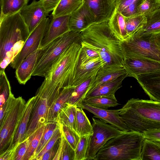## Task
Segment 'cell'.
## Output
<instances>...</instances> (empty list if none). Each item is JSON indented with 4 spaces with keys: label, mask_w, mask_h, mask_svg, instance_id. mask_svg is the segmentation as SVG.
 Instances as JSON below:
<instances>
[{
    "label": "cell",
    "mask_w": 160,
    "mask_h": 160,
    "mask_svg": "<svg viewBox=\"0 0 160 160\" xmlns=\"http://www.w3.org/2000/svg\"><path fill=\"white\" fill-rule=\"evenodd\" d=\"M61 0H39L46 11L48 13L53 11Z\"/></svg>",
    "instance_id": "obj_48"
},
{
    "label": "cell",
    "mask_w": 160,
    "mask_h": 160,
    "mask_svg": "<svg viewBox=\"0 0 160 160\" xmlns=\"http://www.w3.org/2000/svg\"><path fill=\"white\" fill-rule=\"evenodd\" d=\"M28 0H0V20L20 12L27 5Z\"/></svg>",
    "instance_id": "obj_26"
},
{
    "label": "cell",
    "mask_w": 160,
    "mask_h": 160,
    "mask_svg": "<svg viewBox=\"0 0 160 160\" xmlns=\"http://www.w3.org/2000/svg\"><path fill=\"white\" fill-rule=\"evenodd\" d=\"M82 109L76 108V132L80 136L92 135L93 133L92 125Z\"/></svg>",
    "instance_id": "obj_28"
},
{
    "label": "cell",
    "mask_w": 160,
    "mask_h": 160,
    "mask_svg": "<svg viewBox=\"0 0 160 160\" xmlns=\"http://www.w3.org/2000/svg\"><path fill=\"white\" fill-rule=\"evenodd\" d=\"M98 57L100 56L96 52L82 46L78 61L83 62Z\"/></svg>",
    "instance_id": "obj_44"
},
{
    "label": "cell",
    "mask_w": 160,
    "mask_h": 160,
    "mask_svg": "<svg viewBox=\"0 0 160 160\" xmlns=\"http://www.w3.org/2000/svg\"><path fill=\"white\" fill-rule=\"evenodd\" d=\"M142 133L145 138L160 142V128L148 129Z\"/></svg>",
    "instance_id": "obj_46"
},
{
    "label": "cell",
    "mask_w": 160,
    "mask_h": 160,
    "mask_svg": "<svg viewBox=\"0 0 160 160\" xmlns=\"http://www.w3.org/2000/svg\"><path fill=\"white\" fill-rule=\"evenodd\" d=\"M61 131L58 124V126L54 131L51 139L43 148L35 158L34 160H40L43 154L53 147L56 142L61 138Z\"/></svg>",
    "instance_id": "obj_41"
},
{
    "label": "cell",
    "mask_w": 160,
    "mask_h": 160,
    "mask_svg": "<svg viewBox=\"0 0 160 160\" xmlns=\"http://www.w3.org/2000/svg\"><path fill=\"white\" fill-rule=\"evenodd\" d=\"M81 41L82 46L99 54L104 66H123L121 41L111 29L108 20L90 25L81 32Z\"/></svg>",
    "instance_id": "obj_1"
},
{
    "label": "cell",
    "mask_w": 160,
    "mask_h": 160,
    "mask_svg": "<svg viewBox=\"0 0 160 160\" xmlns=\"http://www.w3.org/2000/svg\"><path fill=\"white\" fill-rule=\"evenodd\" d=\"M91 14L94 23L109 20L116 9L114 0H83Z\"/></svg>",
    "instance_id": "obj_12"
},
{
    "label": "cell",
    "mask_w": 160,
    "mask_h": 160,
    "mask_svg": "<svg viewBox=\"0 0 160 160\" xmlns=\"http://www.w3.org/2000/svg\"><path fill=\"white\" fill-rule=\"evenodd\" d=\"M92 135L90 137L86 160H94L98 151L109 140L123 131L100 119L92 118Z\"/></svg>",
    "instance_id": "obj_9"
},
{
    "label": "cell",
    "mask_w": 160,
    "mask_h": 160,
    "mask_svg": "<svg viewBox=\"0 0 160 160\" xmlns=\"http://www.w3.org/2000/svg\"><path fill=\"white\" fill-rule=\"evenodd\" d=\"M82 102L92 107L103 109H108L119 104L115 95L92 98L84 100Z\"/></svg>",
    "instance_id": "obj_30"
},
{
    "label": "cell",
    "mask_w": 160,
    "mask_h": 160,
    "mask_svg": "<svg viewBox=\"0 0 160 160\" xmlns=\"http://www.w3.org/2000/svg\"><path fill=\"white\" fill-rule=\"evenodd\" d=\"M81 37V32L70 30L40 49L32 76L45 77L62 53Z\"/></svg>",
    "instance_id": "obj_6"
},
{
    "label": "cell",
    "mask_w": 160,
    "mask_h": 160,
    "mask_svg": "<svg viewBox=\"0 0 160 160\" xmlns=\"http://www.w3.org/2000/svg\"><path fill=\"white\" fill-rule=\"evenodd\" d=\"M50 21L46 18L30 33L21 51L10 63L13 69H16L23 59L39 49Z\"/></svg>",
    "instance_id": "obj_10"
},
{
    "label": "cell",
    "mask_w": 160,
    "mask_h": 160,
    "mask_svg": "<svg viewBox=\"0 0 160 160\" xmlns=\"http://www.w3.org/2000/svg\"><path fill=\"white\" fill-rule=\"evenodd\" d=\"M40 50L38 49L27 56L16 69L15 77L20 84L25 85L31 78Z\"/></svg>",
    "instance_id": "obj_21"
},
{
    "label": "cell",
    "mask_w": 160,
    "mask_h": 160,
    "mask_svg": "<svg viewBox=\"0 0 160 160\" xmlns=\"http://www.w3.org/2000/svg\"><path fill=\"white\" fill-rule=\"evenodd\" d=\"M147 18L146 23L139 31L153 34L160 32V8Z\"/></svg>",
    "instance_id": "obj_36"
},
{
    "label": "cell",
    "mask_w": 160,
    "mask_h": 160,
    "mask_svg": "<svg viewBox=\"0 0 160 160\" xmlns=\"http://www.w3.org/2000/svg\"><path fill=\"white\" fill-rule=\"evenodd\" d=\"M0 103L2 106L12 93L9 82L5 70H0Z\"/></svg>",
    "instance_id": "obj_37"
},
{
    "label": "cell",
    "mask_w": 160,
    "mask_h": 160,
    "mask_svg": "<svg viewBox=\"0 0 160 160\" xmlns=\"http://www.w3.org/2000/svg\"><path fill=\"white\" fill-rule=\"evenodd\" d=\"M114 0L116 2V0Z\"/></svg>",
    "instance_id": "obj_52"
},
{
    "label": "cell",
    "mask_w": 160,
    "mask_h": 160,
    "mask_svg": "<svg viewBox=\"0 0 160 160\" xmlns=\"http://www.w3.org/2000/svg\"><path fill=\"white\" fill-rule=\"evenodd\" d=\"M120 116L129 131L143 132L160 128V102L132 98L121 109Z\"/></svg>",
    "instance_id": "obj_4"
},
{
    "label": "cell",
    "mask_w": 160,
    "mask_h": 160,
    "mask_svg": "<svg viewBox=\"0 0 160 160\" xmlns=\"http://www.w3.org/2000/svg\"><path fill=\"white\" fill-rule=\"evenodd\" d=\"M123 65L128 76L135 79L139 75L160 69V62L140 57L125 58Z\"/></svg>",
    "instance_id": "obj_11"
},
{
    "label": "cell",
    "mask_w": 160,
    "mask_h": 160,
    "mask_svg": "<svg viewBox=\"0 0 160 160\" xmlns=\"http://www.w3.org/2000/svg\"><path fill=\"white\" fill-rule=\"evenodd\" d=\"M75 160V150L61 134L58 149L53 160Z\"/></svg>",
    "instance_id": "obj_33"
},
{
    "label": "cell",
    "mask_w": 160,
    "mask_h": 160,
    "mask_svg": "<svg viewBox=\"0 0 160 160\" xmlns=\"http://www.w3.org/2000/svg\"><path fill=\"white\" fill-rule=\"evenodd\" d=\"M93 77L75 87L70 99L68 104L77 107L79 106L82 102L88 92L89 86Z\"/></svg>",
    "instance_id": "obj_32"
},
{
    "label": "cell",
    "mask_w": 160,
    "mask_h": 160,
    "mask_svg": "<svg viewBox=\"0 0 160 160\" xmlns=\"http://www.w3.org/2000/svg\"><path fill=\"white\" fill-rule=\"evenodd\" d=\"M87 135L80 136V140L75 150V160H86L90 137Z\"/></svg>",
    "instance_id": "obj_40"
},
{
    "label": "cell",
    "mask_w": 160,
    "mask_h": 160,
    "mask_svg": "<svg viewBox=\"0 0 160 160\" xmlns=\"http://www.w3.org/2000/svg\"><path fill=\"white\" fill-rule=\"evenodd\" d=\"M136 79L151 100L160 102V69L139 75Z\"/></svg>",
    "instance_id": "obj_16"
},
{
    "label": "cell",
    "mask_w": 160,
    "mask_h": 160,
    "mask_svg": "<svg viewBox=\"0 0 160 160\" xmlns=\"http://www.w3.org/2000/svg\"><path fill=\"white\" fill-rule=\"evenodd\" d=\"M16 100L17 98L14 97L13 94L12 93L4 104L1 107H0V121L2 120L13 106L16 102Z\"/></svg>",
    "instance_id": "obj_45"
},
{
    "label": "cell",
    "mask_w": 160,
    "mask_h": 160,
    "mask_svg": "<svg viewBox=\"0 0 160 160\" xmlns=\"http://www.w3.org/2000/svg\"><path fill=\"white\" fill-rule=\"evenodd\" d=\"M70 15L52 18L48 25L39 49L43 48L52 41L70 31Z\"/></svg>",
    "instance_id": "obj_17"
},
{
    "label": "cell",
    "mask_w": 160,
    "mask_h": 160,
    "mask_svg": "<svg viewBox=\"0 0 160 160\" xmlns=\"http://www.w3.org/2000/svg\"><path fill=\"white\" fill-rule=\"evenodd\" d=\"M58 124L62 134L72 148L75 150L80 140V136L76 131L65 125L60 123Z\"/></svg>",
    "instance_id": "obj_39"
},
{
    "label": "cell",
    "mask_w": 160,
    "mask_h": 160,
    "mask_svg": "<svg viewBox=\"0 0 160 160\" xmlns=\"http://www.w3.org/2000/svg\"><path fill=\"white\" fill-rule=\"evenodd\" d=\"M104 64L100 57L83 62H79L75 69L72 86L76 87L95 76Z\"/></svg>",
    "instance_id": "obj_14"
},
{
    "label": "cell",
    "mask_w": 160,
    "mask_h": 160,
    "mask_svg": "<svg viewBox=\"0 0 160 160\" xmlns=\"http://www.w3.org/2000/svg\"><path fill=\"white\" fill-rule=\"evenodd\" d=\"M30 33L19 12L0 20V70H5L21 51Z\"/></svg>",
    "instance_id": "obj_2"
},
{
    "label": "cell",
    "mask_w": 160,
    "mask_h": 160,
    "mask_svg": "<svg viewBox=\"0 0 160 160\" xmlns=\"http://www.w3.org/2000/svg\"><path fill=\"white\" fill-rule=\"evenodd\" d=\"M28 26L30 32L43 19L47 18L48 12L40 1L33 0L32 3L24 7L19 12Z\"/></svg>",
    "instance_id": "obj_15"
},
{
    "label": "cell",
    "mask_w": 160,
    "mask_h": 160,
    "mask_svg": "<svg viewBox=\"0 0 160 160\" xmlns=\"http://www.w3.org/2000/svg\"><path fill=\"white\" fill-rule=\"evenodd\" d=\"M35 99V96L29 99L26 102L21 118L12 143L11 146L6 150H11L13 152L18 145L25 139L28 127L34 106Z\"/></svg>",
    "instance_id": "obj_18"
},
{
    "label": "cell",
    "mask_w": 160,
    "mask_h": 160,
    "mask_svg": "<svg viewBox=\"0 0 160 160\" xmlns=\"http://www.w3.org/2000/svg\"><path fill=\"white\" fill-rule=\"evenodd\" d=\"M136 0H116V9L120 12Z\"/></svg>",
    "instance_id": "obj_49"
},
{
    "label": "cell",
    "mask_w": 160,
    "mask_h": 160,
    "mask_svg": "<svg viewBox=\"0 0 160 160\" xmlns=\"http://www.w3.org/2000/svg\"><path fill=\"white\" fill-rule=\"evenodd\" d=\"M83 0H61L52 11V18L70 15L83 4Z\"/></svg>",
    "instance_id": "obj_24"
},
{
    "label": "cell",
    "mask_w": 160,
    "mask_h": 160,
    "mask_svg": "<svg viewBox=\"0 0 160 160\" xmlns=\"http://www.w3.org/2000/svg\"><path fill=\"white\" fill-rule=\"evenodd\" d=\"M145 139L142 132H123L108 141L94 160H141Z\"/></svg>",
    "instance_id": "obj_5"
},
{
    "label": "cell",
    "mask_w": 160,
    "mask_h": 160,
    "mask_svg": "<svg viewBox=\"0 0 160 160\" xmlns=\"http://www.w3.org/2000/svg\"><path fill=\"white\" fill-rule=\"evenodd\" d=\"M108 24L112 31L121 41L129 37L126 30L124 17L116 9L108 20Z\"/></svg>",
    "instance_id": "obj_25"
},
{
    "label": "cell",
    "mask_w": 160,
    "mask_h": 160,
    "mask_svg": "<svg viewBox=\"0 0 160 160\" xmlns=\"http://www.w3.org/2000/svg\"><path fill=\"white\" fill-rule=\"evenodd\" d=\"M160 8V0H144L138 8V15L146 17Z\"/></svg>",
    "instance_id": "obj_38"
},
{
    "label": "cell",
    "mask_w": 160,
    "mask_h": 160,
    "mask_svg": "<svg viewBox=\"0 0 160 160\" xmlns=\"http://www.w3.org/2000/svg\"><path fill=\"white\" fill-rule=\"evenodd\" d=\"M12 152L11 150H6L0 154V160H11Z\"/></svg>",
    "instance_id": "obj_50"
},
{
    "label": "cell",
    "mask_w": 160,
    "mask_h": 160,
    "mask_svg": "<svg viewBox=\"0 0 160 160\" xmlns=\"http://www.w3.org/2000/svg\"><path fill=\"white\" fill-rule=\"evenodd\" d=\"M94 23L91 14L83 3L69 16V26L70 31L81 32Z\"/></svg>",
    "instance_id": "obj_20"
},
{
    "label": "cell",
    "mask_w": 160,
    "mask_h": 160,
    "mask_svg": "<svg viewBox=\"0 0 160 160\" xmlns=\"http://www.w3.org/2000/svg\"><path fill=\"white\" fill-rule=\"evenodd\" d=\"M127 77H128V74L124 75L94 88L88 92L83 100L96 97L115 95L116 91L122 87L123 81Z\"/></svg>",
    "instance_id": "obj_22"
},
{
    "label": "cell",
    "mask_w": 160,
    "mask_h": 160,
    "mask_svg": "<svg viewBox=\"0 0 160 160\" xmlns=\"http://www.w3.org/2000/svg\"><path fill=\"white\" fill-rule=\"evenodd\" d=\"M77 107L76 106L68 104L58 115L57 122L58 123L65 125L76 132V122Z\"/></svg>",
    "instance_id": "obj_29"
},
{
    "label": "cell",
    "mask_w": 160,
    "mask_h": 160,
    "mask_svg": "<svg viewBox=\"0 0 160 160\" xmlns=\"http://www.w3.org/2000/svg\"><path fill=\"white\" fill-rule=\"evenodd\" d=\"M155 40L156 44L160 50V32L155 34Z\"/></svg>",
    "instance_id": "obj_51"
},
{
    "label": "cell",
    "mask_w": 160,
    "mask_h": 160,
    "mask_svg": "<svg viewBox=\"0 0 160 160\" xmlns=\"http://www.w3.org/2000/svg\"><path fill=\"white\" fill-rule=\"evenodd\" d=\"M144 160H160V142L145 139L141 155Z\"/></svg>",
    "instance_id": "obj_27"
},
{
    "label": "cell",
    "mask_w": 160,
    "mask_h": 160,
    "mask_svg": "<svg viewBox=\"0 0 160 160\" xmlns=\"http://www.w3.org/2000/svg\"><path fill=\"white\" fill-rule=\"evenodd\" d=\"M60 138L56 142L52 148L43 154L40 160H53L58 151L59 144Z\"/></svg>",
    "instance_id": "obj_47"
},
{
    "label": "cell",
    "mask_w": 160,
    "mask_h": 160,
    "mask_svg": "<svg viewBox=\"0 0 160 160\" xmlns=\"http://www.w3.org/2000/svg\"><path fill=\"white\" fill-rule=\"evenodd\" d=\"M144 0H136L133 3L120 12L125 17H129L138 15V8Z\"/></svg>",
    "instance_id": "obj_43"
},
{
    "label": "cell",
    "mask_w": 160,
    "mask_h": 160,
    "mask_svg": "<svg viewBox=\"0 0 160 160\" xmlns=\"http://www.w3.org/2000/svg\"><path fill=\"white\" fill-rule=\"evenodd\" d=\"M124 18L126 31L129 37L141 29L147 21L146 17L140 15L129 17H124Z\"/></svg>",
    "instance_id": "obj_34"
},
{
    "label": "cell",
    "mask_w": 160,
    "mask_h": 160,
    "mask_svg": "<svg viewBox=\"0 0 160 160\" xmlns=\"http://www.w3.org/2000/svg\"><path fill=\"white\" fill-rule=\"evenodd\" d=\"M45 127V124L42 125L28 137V148L23 160H32L39 145Z\"/></svg>",
    "instance_id": "obj_31"
},
{
    "label": "cell",
    "mask_w": 160,
    "mask_h": 160,
    "mask_svg": "<svg viewBox=\"0 0 160 160\" xmlns=\"http://www.w3.org/2000/svg\"><path fill=\"white\" fill-rule=\"evenodd\" d=\"M28 142V138L20 143L12 152L11 160H23L27 150Z\"/></svg>",
    "instance_id": "obj_42"
},
{
    "label": "cell",
    "mask_w": 160,
    "mask_h": 160,
    "mask_svg": "<svg viewBox=\"0 0 160 160\" xmlns=\"http://www.w3.org/2000/svg\"><path fill=\"white\" fill-rule=\"evenodd\" d=\"M58 125L56 121H49L45 124L43 132L41 138L39 145L37 148L32 160L39 153L51 138L54 132Z\"/></svg>",
    "instance_id": "obj_35"
},
{
    "label": "cell",
    "mask_w": 160,
    "mask_h": 160,
    "mask_svg": "<svg viewBox=\"0 0 160 160\" xmlns=\"http://www.w3.org/2000/svg\"><path fill=\"white\" fill-rule=\"evenodd\" d=\"M78 108L89 111L94 115V117L103 120L121 131L123 132L129 131L123 119L119 115L120 109L108 110L99 108L83 102Z\"/></svg>",
    "instance_id": "obj_13"
},
{
    "label": "cell",
    "mask_w": 160,
    "mask_h": 160,
    "mask_svg": "<svg viewBox=\"0 0 160 160\" xmlns=\"http://www.w3.org/2000/svg\"><path fill=\"white\" fill-rule=\"evenodd\" d=\"M155 34L138 31L120 45L125 58L140 57L160 62V50L155 40Z\"/></svg>",
    "instance_id": "obj_7"
},
{
    "label": "cell",
    "mask_w": 160,
    "mask_h": 160,
    "mask_svg": "<svg viewBox=\"0 0 160 160\" xmlns=\"http://www.w3.org/2000/svg\"><path fill=\"white\" fill-rule=\"evenodd\" d=\"M128 73L123 66H103L92 78L89 86L88 92L101 84L112 81Z\"/></svg>",
    "instance_id": "obj_19"
},
{
    "label": "cell",
    "mask_w": 160,
    "mask_h": 160,
    "mask_svg": "<svg viewBox=\"0 0 160 160\" xmlns=\"http://www.w3.org/2000/svg\"><path fill=\"white\" fill-rule=\"evenodd\" d=\"M75 87L69 86L63 88L48 114L47 122L57 121L58 115L68 104Z\"/></svg>",
    "instance_id": "obj_23"
},
{
    "label": "cell",
    "mask_w": 160,
    "mask_h": 160,
    "mask_svg": "<svg viewBox=\"0 0 160 160\" xmlns=\"http://www.w3.org/2000/svg\"><path fill=\"white\" fill-rule=\"evenodd\" d=\"M26 102L22 97L17 98L13 106L0 121V154L11 145L21 118Z\"/></svg>",
    "instance_id": "obj_8"
},
{
    "label": "cell",
    "mask_w": 160,
    "mask_h": 160,
    "mask_svg": "<svg viewBox=\"0 0 160 160\" xmlns=\"http://www.w3.org/2000/svg\"><path fill=\"white\" fill-rule=\"evenodd\" d=\"M82 47L81 40L68 48L55 62L39 89L60 92L72 86Z\"/></svg>",
    "instance_id": "obj_3"
}]
</instances>
